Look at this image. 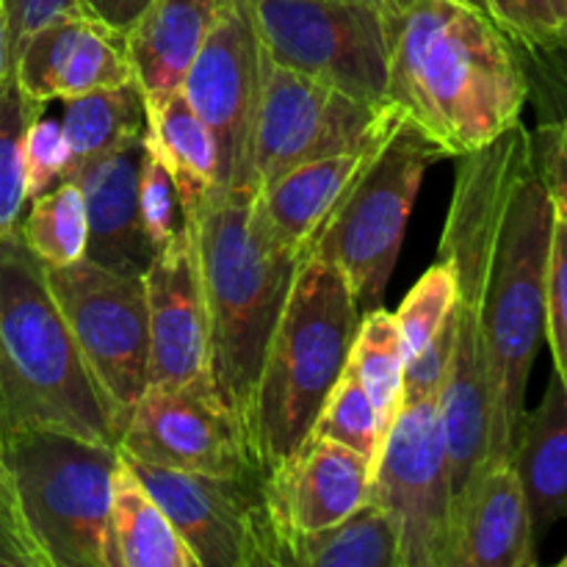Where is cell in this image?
I'll use <instances>...</instances> for the list:
<instances>
[{
    "instance_id": "7402d4cb",
    "label": "cell",
    "mask_w": 567,
    "mask_h": 567,
    "mask_svg": "<svg viewBox=\"0 0 567 567\" xmlns=\"http://www.w3.org/2000/svg\"><path fill=\"white\" fill-rule=\"evenodd\" d=\"M219 6L221 0H150L127 28V61L147 116L164 109L166 100L183 89Z\"/></svg>"
},
{
    "instance_id": "83f0119b",
    "label": "cell",
    "mask_w": 567,
    "mask_h": 567,
    "mask_svg": "<svg viewBox=\"0 0 567 567\" xmlns=\"http://www.w3.org/2000/svg\"><path fill=\"white\" fill-rule=\"evenodd\" d=\"M404 360L408 358H404L396 316L382 310V305L360 313L347 365L354 371L380 413L385 435L404 402Z\"/></svg>"
},
{
    "instance_id": "d6a6232c",
    "label": "cell",
    "mask_w": 567,
    "mask_h": 567,
    "mask_svg": "<svg viewBox=\"0 0 567 567\" xmlns=\"http://www.w3.org/2000/svg\"><path fill=\"white\" fill-rule=\"evenodd\" d=\"M520 50H567V0H476Z\"/></svg>"
},
{
    "instance_id": "5b68a950",
    "label": "cell",
    "mask_w": 567,
    "mask_h": 567,
    "mask_svg": "<svg viewBox=\"0 0 567 567\" xmlns=\"http://www.w3.org/2000/svg\"><path fill=\"white\" fill-rule=\"evenodd\" d=\"M358 324V299L343 271L321 255H305L266 347L249 415L266 474L310 437L347 369Z\"/></svg>"
},
{
    "instance_id": "f546056e",
    "label": "cell",
    "mask_w": 567,
    "mask_h": 567,
    "mask_svg": "<svg viewBox=\"0 0 567 567\" xmlns=\"http://www.w3.org/2000/svg\"><path fill=\"white\" fill-rule=\"evenodd\" d=\"M310 435L343 443V446L363 454L371 465L380 457V449L385 443L380 413H377L369 393H365V388L360 385V380L349 365L343 369L341 380L336 382L330 396H327Z\"/></svg>"
},
{
    "instance_id": "ac0fdd59",
    "label": "cell",
    "mask_w": 567,
    "mask_h": 567,
    "mask_svg": "<svg viewBox=\"0 0 567 567\" xmlns=\"http://www.w3.org/2000/svg\"><path fill=\"white\" fill-rule=\"evenodd\" d=\"M11 75L31 103L72 100L133 83L125 33L86 14H64L33 31L11 59Z\"/></svg>"
},
{
    "instance_id": "8d00e7d4",
    "label": "cell",
    "mask_w": 567,
    "mask_h": 567,
    "mask_svg": "<svg viewBox=\"0 0 567 567\" xmlns=\"http://www.w3.org/2000/svg\"><path fill=\"white\" fill-rule=\"evenodd\" d=\"M532 158L557 205L559 219L567 225V120L540 122L537 133H532Z\"/></svg>"
},
{
    "instance_id": "ffe728a7",
    "label": "cell",
    "mask_w": 567,
    "mask_h": 567,
    "mask_svg": "<svg viewBox=\"0 0 567 567\" xmlns=\"http://www.w3.org/2000/svg\"><path fill=\"white\" fill-rule=\"evenodd\" d=\"M382 142L308 161L258 188L255 219L266 238L288 258L302 260Z\"/></svg>"
},
{
    "instance_id": "e0dca14e",
    "label": "cell",
    "mask_w": 567,
    "mask_h": 567,
    "mask_svg": "<svg viewBox=\"0 0 567 567\" xmlns=\"http://www.w3.org/2000/svg\"><path fill=\"white\" fill-rule=\"evenodd\" d=\"M374 465L354 449L310 435L266 474L264 496L277 548L286 537L341 524L371 498Z\"/></svg>"
},
{
    "instance_id": "f6af8a7d",
    "label": "cell",
    "mask_w": 567,
    "mask_h": 567,
    "mask_svg": "<svg viewBox=\"0 0 567 567\" xmlns=\"http://www.w3.org/2000/svg\"><path fill=\"white\" fill-rule=\"evenodd\" d=\"M563 565H567V557H565V559H563Z\"/></svg>"
},
{
    "instance_id": "cb8c5ba5",
    "label": "cell",
    "mask_w": 567,
    "mask_h": 567,
    "mask_svg": "<svg viewBox=\"0 0 567 567\" xmlns=\"http://www.w3.org/2000/svg\"><path fill=\"white\" fill-rule=\"evenodd\" d=\"M144 136L169 169L177 194H181L183 216L186 221H192L199 208L221 188L219 144H216L214 133L186 103V97L177 92L166 100L164 109L147 116Z\"/></svg>"
},
{
    "instance_id": "7bdbcfd3",
    "label": "cell",
    "mask_w": 567,
    "mask_h": 567,
    "mask_svg": "<svg viewBox=\"0 0 567 567\" xmlns=\"http://www.w3.org/2000/svg\"><path fill=\"white\" fill-rule=\"evenodd\" d=\"M380 3H385L388 9H393V11H396V14H399V9H402L404 0H380Z\"/></svg>"
},
{
    "instance_id": "9a60e30c",
    "label": "cell",
    "mask_w": 567,
    "mask_h": 567,
    "mask_svg": "<svg viewBox=\"0 0 567 567\" xmlns=\"http://www.w3.org/2000/svg\"><path fill=\"white\" fill-rule=\"evenodd\" d=\"M258 31L247 0H221L181 94L219 144V192L249 186V144L260 92ZM252 188V186H249Z\"/></svg>"
},
{
    "instance_id": "d4e9b609",
    "label": "cell",
    "mask_w": 567,
    "mask_h": 567,
    "mask_svg": "<svg viewBox=\"0 0 567 567\" xmlns=\"http://www.w3.org/2000/svg\"><path fill=\"white\" fill-rule=\"evenodd\" d=\"M111 535L120 567H199L169 515L122 454L111 493Z\"/></svg>"
},
{
    "instance_id": "f1b7e54d",
    "label": "cell",
    "mask_w": 567,
    "mask_h": 567,
    "mask_svg": "<svg viewBox=\"0 0 567 567\" xmlns=\"http://www.w3.org/2000/svg\"><path fill=\"white\" fill-rule=\"evenodd\" d=\"M22 241L44 266H72L86 258L89 214L83 192L64 177L31 199V210L20 219Z\"/></svg>"
},
{
    "instance_id": "4316f807",
    "label": "cell",
    "mask_w": 567,
    "mask_h": 567,
    "mask_svg": "<svg viewBox=\"0 0 567 567\" xmlns=\"http://www.w3.org/2000/svg\"><path fill=\"white\" fill-rule=\"evenodd\" d=\"M61 125L70 144L66 177H72L92 161L142 138L147 133V109L136 83H125L66 100Z\"/></svg>"
},
{
    "instance_id": "484cf974",
    "label": "cell",
    "mask_w": 567,
    "mask_h": 567,
    "mask_svg": "<svg viewBox=\"0 0 567 567\" xmlns=\"http://www.w3.org/2000/svg\"><path fill=\"white\" fill-rule=\"evenodd\" d=\"M280 567H404L399 524L369 502L327 529L280 543Z\"/></svg>"
},
{
    "instance_id": "ba28073f",
    "label": "cell",
    "mask_w": 567,
    "mask_h": 567,
    "mask_svg": "<svg viewBox=\"0 0 567 567\" xmlns=\"http://www.w3.org/2000/svg\"><path fill=\"white\" fill-rule=\"evenodd\" d=\"M441 158L443 147L402 116L310 247L343 271L360 313L385 299L421 181Z\"/></svg>"
},
{
    "instance_id": "2e32d148",
    "label": "cell",
    "mask_w": 567,
    "mask_h": 567,
    "mask_svg": "<svg viewBox=\"0 0 567 567\" xmlns=\"http://www.w3.org/2000/svg\"><path fill=\"white\" fill-rule=\"evenodd\" d=\"M150 316V385L210 380V332L197 238L183 221L144 271Z\"/></svg>"
},
{
    "instance_id": "8992f818",
    "label": "cell",
    "mask_w": 567,
    "mask_h": 567,
    "mask_svg": "<svg viewBox=\"0 0 567 567\" xmlns=\"http://www.w3.org/2000/svg\"><path fill=\"white\" fill-rule=\"evenodd\" d=\"M554 221L557 205L532 158L513 183L487 275V460H513L520 421L526 415V385L546 336V282Z\"/></svg>"
},
{
    "instance_id": "30bf717a",
    "label": "cell",
    "mask_w": 567,
    "mask_h": 567,
    "mask_svg": "<svg viewBox=\"0 0 567 567\" xmlns=\"http://www.w3.org/2000/svg\"><path fill=\"white\" fill-rule=\"evenodd\" d=\"M402 116L393 103L352 97L264 53L249 144V186L258 192L293 166L382 142Z\"/></svg>"
},
{
    "instance_id": "277c9868",
    "label": "cell",
    "mask_w": 567,
    "mask_h": 567,
    "mask_svg": "<svg viewBox=\"0 0 567 567\" xmlns=\"http://www.w3.org/2000/svg\"><path fill=\"white\" fill-rule=\"evenodd\" d=\"M192 225L208 308L210 382L249 426L266 347L299 260L260 230L249 186L210 197Z\"/></svg>"
},
{
    "instance_id": "4fadbf2b",
    "label": "cell",
    "mask_w": 567,
    "mask_h": 567,
    "mask_svg": "<svg viewBox=\"0 0 567 567\" xmlns=\"http://www.w3.org/2000/svg\"><path fill=\"white\" fill-rule=\"evenodd\" d=\"M399 524L404 567H446L454 487L437 396L404 399L371 474V498Z\"/></svg>"
},
{
    "instance_id": "b9f144b4",
    "label": "cell",
    "mask_w": 567,
    "mask_h": 567,
    "mask_svg": "<svg viewBox=\"0 0 567 567\" xmlns=\"http://www.w3.org/2000/svg\"><path fill=\"white\" fill-rule=\"evenodd\" d=\"M9 31H6V9L3 0H0V83L9 78Z\"/></svg>"
},
{
    "instance_id": "5bb4252c",
    "label": "cell",
    "mask_w": 567,
    "mask_h": 567,
    "mask_svg": "<svg viewBox=\"0 0 567 567\" xmlns=\"http://www.w3.org/2000/svg\"><path fill=\"white\" fill-rule=\"evenodd\" d=\"M125 460L169 515L199 567H280L277 532L264 496L266 476L236 480Z\"/></svg>"
},
{
    "instance_id": "44dd1931",
    "label": "cell",
    "mask_w": 567,
    "mask_h": 567,
    "mask_svg": "<svg viewBox=\"0 0 567 567\" xmlns=\"http://www.w3.org/2000/svg\"><path fill=\"white\" fill-rule=\"evenodd\" d=\"M144 136L103 155L70 177L86 199L89 249L86 258L105 269L144 275L153 260V247L138 210V169Z\"/></svg>"
},
{
    "instance_id": "7c38bea8",
    "label": "cell",
    "mask_w": 567,
    "mask_h": 567,
    "mask_svg": "<svg viewBox=\"0 0 567 567\" xmlns=\"http://www.w3.org/2000/svg\"><path fill=\"white\" fill-rule=\"evenodd\" d=\"M116 449L161 468L236 480L266 476L247 421L210 380L150 385L127 413Z\"/></svg>"
},
{
    "instance_id": "7a4b0ae2",
    "label": "cell",
    "mask_w": 567,
    "mask_h": 567,
    "mask_svg": "<svg viewBox=\"0 0 567 567\" xmlns=\"http://www.w3.org/2000/svg\"><path fill=\"white\" fill-rule=\"evenodd\" d=\"M532 161V133L524 122L485 147L460 155L452 205L437 258L446 260L457 282L452 310V360L437 396L454 496L487 460L491 396L485 369V291L498 225L515 177Z\"/></svg>"
},
{
    "instance_id": "4dcf8cb0",
    "label": "cell",
    "mask_w": 567,
    "mask_h": 567,
    "mask_svg": "<svg viewBox=\"0 0 567 567\" xmlns=\"http://www.w3.org/2000/svg\"><path fill=\"white\" fill-rule=\"evenodd\" d=\"M42 105L31 103L17 86L9 72L0 83V236L20 225L25 194V169H22V136Z\"/></svg>"
},
{
    "instance_id": "3957f363",
    "label": "cell",
    "mask_w": 567,
    "mask_h": 567,
    "mask_svg": "<svg viewBox=\"0 0 567 567\" xmlns=\"http://www.w3.org/2000/svg\"><path fill=\"white\" fill-rule=\"evenodd\" d=\"M33 426L114 446L120 441L44 264L17 225L0 236V435Z\"/></svg>"
},
{
    "instance_id": "8fae6325",
    "label": "cell",
    "mask_w": 567,
    "mask_h": 567,
    "mask_svg": "<svg viewBox=\"0 0 567 567\" xmlns=\"http://www.w3.org/2000/svg\"><path fill=\"white\" fill-rule=\"evenodd\" d=\"M48 286L109 402L116 432L150 388V316L144 275L105 269L83 258L44 266Z\"/></svg>"
},
{
    "instance_id": "e575fe53",
    "label": "cell",
    "mask_w": 567,
    "mask_h": 567,
    "mask_svg": "<svg viewBox=\"0 0 567 567\" xmlns=\"http://www.w3.org/2000/svg\"><path fill=\"white\" fill-rule=\"evenodd\" d=\"M22 169H25L28 199L39 197L64 181L70 169V144H66L61 120L37 114L28 122L25 136H22Z\"/></svg>"
},
{
    "instance_id": "6da1fadb",
    "label": "cell",
    "mask_w": 567,
    "mask_h": 567,
    "mask_svg": "<svg viewBox=\"0 0 567 567\" xmlns=\"http://www.w3.org/2000/svg\"><path fill=\"white\" fill-rule=\"evenodd\" d=\"M529 94L515 42L476 0H404L388 100L446 158L474 153L518 125Z\"/></svg>"
},
{
    "instance_id": "ee69618b",
    "label": "cell",
    "mask_w": 567,
    "mask_h": 567,
    "mask_svg": "<svg viewBox=\"0 0 567 567\" xmlns=\"http://www.w3.org/2000/svg\"><path fill=\"white\" fill-rule=\"evenodd\" d=\"M0 476H3V441H0Z\"/></svg>"
},
{
    "instance_id": "f35d334b",
    "label": "cell",
    "mask_w": 567,
    "mask_h": 567,
    "mask_svg": "<svg viewBox=\"0 0 567 567\" xmlns=\"http://www.w3.org/2000/svg\"><path fill=\"white\" fill-rule=\"evenodd\" d=\"M0 567H44L42 554L22 524L6 468L0 476Z\"/></svg>"
},
{
    "instance_id": "ab89813d",
    "label": "cell",
    "mask_w": 567,
    "mask_h": 567,
    "mask_svg": "<svg viewBox=\"0 0 567 567\" xmlns=\"http://www.w3.org/2000/svg\"><path fill=\"white\" fill-rule=\"evenodd\" d=\"M532 59L537 97L543 105V122H563L567 120V50H526Z\"/></svg>"
},
{
    "instance_id": "836d02e7",
    "label": "cell",
    "mask_w": 567,
    "mask_h": 567,
    "mask_svg": "<svg viewBox=\"0 0 567 567\" xmlns=\"http://www.w3.org/2000/svg\"><path fill=\"white\" fill-rule=\"evenodd\" d=\"M138 210H142V225L153 252L166 247L186 221L175 181L161 155L150 147L147 136H144L142 169H138Z\"/></svg>"
},
{
    "instance_id": "d590c367",
    "label": "cell",
    "mask_w": 567,
    "mask_h": 567,
    "mask_svg": "<svg viewBox=\"0 0 567 567\" xmlns=\"http://www.w3.org/2000/svg\"><path fill=\"white\" fill-rule=\"evenodd\" d=\"M546 338L554 354V374L567 391V225L554 221L551 255H548L546 282Z\"/></svg>"
},
{
    "instance_id": "603a6c76",
    "label": "cell",
    "mask_w": 567,
    "mask_h": 567,
    "mask_svg": "<svg viewBox=\"0 0 567 567\" xmlns=\"http://www.w3.org/2000/svg\"><path fill=\"white\" fill-rule=\"evenodd\" d=\"M524 485L535 540L557 520H567V391L557 374L537 410L524 415L513 452Z\"/></svg>"
},
{
    "instance_id": "1f68e13d",
    "label": "cell",
    "mask_w": 567,
    "mask_h": 567,
    "mask_svg": "<svg viewBox=\"0 0 567 567\" xmlns=\"http://www.w3.org/2000/svg\"><path fill=\"white\" fill-rule=\"evenodd\" d=\"M454 302H457L454 271L446 260L437 258L424 271V277L415 282L413 291L408 293V299H404L396 313V324L404 343V358L410 360L413 354H419L437 336V330L452 319Z\"/></svg>"
},
{
    "instance_id": "52a82bcc",
    "label": "cell",
    "mask_w": 567,
    "mask_h": 567,
    "mask_svg": "<svg viewBox=\"0 0 567 567\" xmlns=\"http://www.w3.org/2000/svg\"><path fill=\"white\" fill-rule=\"evenodd\" d=\"M3 468L44 567H120L111 493L120 449L64 430L0 435Z\"/></svg>"
},
{
    "instance_id": "9c48e42d",
    "label": "cell",
    "mask_w": 567,
    "mask_h": 567,
    "mask_svg": "<svg viewBox=\"0 0 567 567\" xmlns=\"http://www.w3.org/2000/svg\"><path fill=\"white\" fill-rule=\"evenodd\" d=\"M264 53L369 103L388 100L396 11L380 0H247Z\"/></svg>"
},
{
    "instance_id": "74e56055",
    "label": "cell",
    "mask_w": 567,
    "mask_h": 567,
    "mask_svg": "<svg viewBox=\"0 0 567 567\" xmlns=\"http://www.w3.org/2000/svg\"><path fill=\"white\" fill-rule=\"evenodd\" d=\"M452 336L454 327L449 319L437 330V336L404 363V399L441 396V388L449 374V360H452Z\"/></svg>"
},
{
    "instance_id": "d6986e66",
    "label": "cell",
    "mask_w": 567,
    "mask_h": 567,
    "mask_svg": "<svg viewBox=\"0 0 567 567\" xmlns=\"http://www.w3.org/2000/svg\"><path fill=\"white\" fill-rule=\"evenodd\" d=\"M537 540L513 460H487L454 496L446 567H535Z\"/></svg>"
},
{
    "instance_id": "60d3db41",
    "label": "cell",
    "mask_w": 567,
    "mask_h": 567,
    "mask_svg": "<svg viewBox=\"0 0 567 567\" xmlns=\"http://www.w3.org/2000/svg\"><path fill=\"white\" fill-rule=\"evenodd\" d=\"M6 31H9V66L20 44L48 22L64 14H75V0H3Z\"/></svg>"
}]
</instances>
